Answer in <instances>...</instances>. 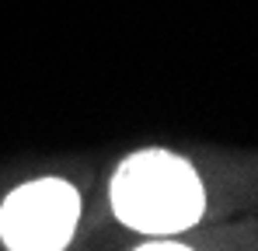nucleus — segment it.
Listing matches in <instances>:
<instances>
[{"instance_id":"1","label":"nucleus","mask_w":258,"mask_h":251,"mask_svg":"<svg viewBox=\"0 0 258 251\" xmlns=\"http://www.w3.org/2000/svg\"><path fill=\"white\" fill-rule=\"evenodd\" d=\"M112 206L115 216L133 230L174 234L203 216L206 196L188 161L164 150H143L122 161L115 171Z\"/></svg>"},{"instance_id":"2","label":"nucleus","mask_w":258,"mask_h":251,"mask_svg":"<svg viewBox=\"0 0 258 251\" xmlns=\"http://www.w3.org/2000/svg\"><path fill=\"white\" fill-rule=\"evenodd\" d=\"M81 216V196L59 178H45L14 189L0 206V237L18 251H56L63 248Z\"/></svg>"},{"instance_id":"3","label":"nucleus","mask_w":258,"mask_h":251,"mask_svg":"<svg viewBox=\"0 0 258 251\" xmlns=\"http://www.w3.org/2000/svg\"><path fill=\"white\" fill-rule=\"evenodd\" d=\"M143 248H164V251H185V244H143Z\"/></svg>"}]
</instances>
